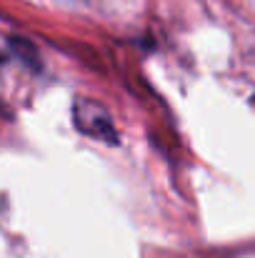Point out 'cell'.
Instances as JSON below:
<instances>
[{
    "label": "cell",
    "instance_id": "cell-1",
    "mask_svg": "<svg viewBox=\"0 0 255 258\" xmlns=\"http://www.w3.org/2000/svg\"><path fill=\"white\" fill-rule=\"evenodd\" d=\"M73 120H75V125L83 131L85 136L98 138V141H105V143H118L113 120H110V115L98 103L78 100L75 103V110H73Z\"/></svg>",
    "mask_w": 255,
    "mask_h": 258
}]
</instances>
